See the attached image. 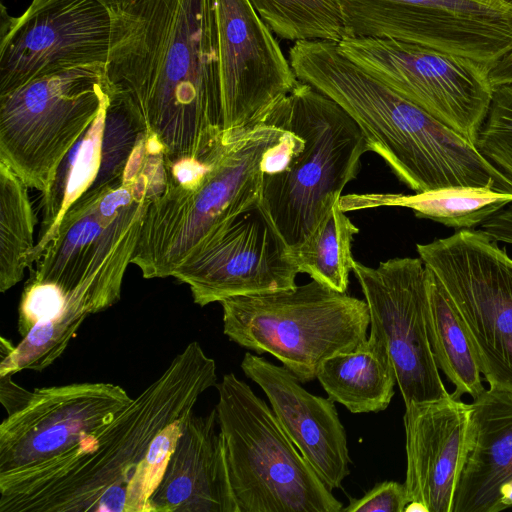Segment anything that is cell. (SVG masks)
I'll list each match as a JSON object with an SVG mask.
<instances>
[{
	"mask_svg": "<svg viewBox=\"0 0 512 512\" xmlns=\"http://www.w3.org/2000/svg\"><path fill=\"white\" fill-rule=\"evenodd\" d=\"M512 203V194L489 188L450 187L406 195L365 193L342 195L339 207L344 212L393 206L406 207L418 218L431 219L456 229H471Z\"/></svg>",
	"mask_w": 512,
	"mask_h": 512,
	"instance_id": "cell-24",
	"label": "cell"
},
{
	"mask_svg": "<svg viewBox=\"0 0 512 512\" xmlns=\"http://www.w3.org/2000/svg\"><path fill=\"white\" fill-rule=\"evenodd\" d=\"M105 65L70 67L0 94V161L44 193L107 101Z\"/></svg>",
	"mask_w": 512,
	"mask_h": 512,
	"instance_id": "cell-9",
	"label": "cell"
},
{
	"mask_svg": "<svg viewBox=\"0 0 512 512\" xmlns=\"http://www.w3.org/2000/svg\"><path fill=\"white\" fill-rule=\"evenodd\" d=\"M263 121L285 134L266 158L260 205L293 248L340 200L371 146L338 103L300 80Z\"/></svg>",
	"mask_w": 512,
	"mask_h": 512,
	"instance_id": "cell-5",
	"label": "cell"
},
{
	"mask_svg": "<svg viewBox=\"0 0 512 512\" xmlns=\"http://www.w3.org/2000/svg\"><path fill=\"white\" fill-rule=\"evenodd\" d=\"M105 74L143 133L160 142L166 163L204 162L224 145L213 0L115 7Z\"/></svg>",
	"mask_w": 512,
	"mask_h": 512,
	"instance_id": "cell-1",
	"label": "cell"
},
{
	"mask_svg": "<svg viewBox=\"0 0 512 512\" xmlns=\"http://www.w3.org/2000/svg\"><path fill=\"white\" fill-rule=\"evenodd\" d=\"M150 506L151 512H239L216 407L187 418Z\"/></svg>",
	"mask_w": 512,
	"mask_h": 512,
	"instance_id": "cell-21",
	"label": "cell"
},
{
	"mask_svg": "<svg viewBox=\"0 0 512 512\" xmlns=\"http://www.w3.org/2000/svg\"><path fill=\"white\" fill-rule=\"evenodd\" d=\"M426 268V325L435 361L455 388L453 398L474 399L485 387L473 348L439 280Z\"/></svg>",
	"mask_w": 512,
	"mask_h": 512,
	"instance_id": "cell-25",
	"label": "cell"
},
{
	"mask_svg": "<svg viewBox=\"0 0 512 512\" xmlns=\"http://www.w3.org/2000/svg\"><path fill=\"white\" fill-rule=\"evenodd\" d=\"M217 390L218 423L239 512L342 511V502L247 383L229 373Z\"/></svg>",
	"mask_w": 512,
	"mask_h": 512,
	"instance_id": "cell-7",
	"label": "cell"
},
{
	"mask_svg": "<svg viewBox=\"0 0 512 512\" xmlns=\"http://www.w3.org/2000/svg\"><path fill=\"white\" fill-rule=\"evenodd\" d=\"M410 501L404 483L383 481L361 498H349L345 512H404Z\"/></svg>",
	"mask_w": 512,
	"mask_h": 512,
	"instance_id": "cell-31",
	"label": "cell"
},
{
	"mask_svg": "<svg viewBox=\"0 0 512 512\" xmlns=\"http://www.w3.org/2000/svg\"><path fill=\"white\" fill-rule=\"evenodd\" d=\"M289 247L259 204L238 215L172 277L189 286L195 304L296 287Z\"/></svg>",
	"mask_w": 512,
	"mask_h": 512,
	"instance_id": "cell-17",
	"label": "cell"
},
{
	"mask_svg": "<svg viewBox=\"0 0 512 512\" xmlns=\"http://www.w3.org/2000/svg\"><path fill=\"white\" fill-rule=\"evenodd\" d=\"M11 373L0 375V400L11 415L22 409L30 400L33 391H28L12 380Z\"/></svg>",
	"mask_w": 512,
	"mask_h": 512,
	"instance_id": "cell-32",
	"label": "cell"
},
{
	"mask_svg": "<svg viewBox=\"0 0 512 512\" xmlns=\"http://www.w3.org/2000/svg\"><path fill=\"white\" fill-rule=\"evenodd\" d=\"M132 400L120 385L104 382L34 389L0 424V482L67 452Z\"/></svg>",
	"mask_w": 512,
	"mask_h": 512,
	"instance_id": "cell-16",
	"label": "cell"
},
{
	"mask_svg": "<svg viewBox=\"0 0 512 512\" xmlns=\"http://www.w3.org/2000/svg\"><path fill=\"white\" fill-rule=\"evenodd\" d=\"M217 386L216 363L189 343L115 416L62 455L0 482V512H127L128 486L165 427Z\"/></svg>",
	"mask_w": 512,
	"mask_h": 512,
	"instance_id": "cell-3",
	"label": "cell"
},
{
	"mask_svg": "<svg viewBox=\"0 0 512 512\" xmlns=\"http://www.w3.org/2000/svg\"><path fill=\"white\" fill-rule=\"evenodd\" d=\"M241 369L263 390L283 430L324 484L340 488L350 473V457L335 402L308 392L284 366L250 352Z\"/></svg>",
	"mask_w": 512,
	"mask_h": 512,
	"instance_id": "cell-20",
	"label": "cell"
},
{
	"mask_svg": "<svg viewBox=\"0 0 512 512\" xmlns=\"http://www.w3.org/2000/svg\"><path fill=\"white\" fill-rule=\"evenodd\" d=\"M465 329L490 388L512 390V258L482 230L417 244Z\"/></svg>",
	"mask_w": 512,
	"mask_h": 512,
	"instance_id": "cell-10",
	"label": "cell"
},
{
	"mask_svg": "<svg viewBox=\"0 0 512 512\" xmlns=\"http://www.w3.org/2000/svg\"><path fill=\"white\" fill-rule=\"evenodd\" d=\"M471 409L470 448L452 512H500L512 485V390L485 388Z\"/></svg>",
	"mask_w": 512,
	"mask_h": 512,
	"instance_id": "cell-22",
	"label": "cell"
},
{
	"mask_svg": "<svg viewBox=\"0 0 512 512\" xmlns=\"http://www.w3.org/2000/svg\"><path fill=\"white\" fill-rule=\"evenodd\" d=\"M213 4L226 144L263 122L299 79L249 0Z\"/></svg>",
	"mask_w": 512,
	"mask_h": 512,
	"instance_id": "cell-15",
	"label": "cell"
},
{
	"mask_svg": "<svg viewBox=\"0 0 512 512\" xmlns=\"http://www.w3.org/2000/svg\"><path fill=\"white\" fill-rule=\"evenodd\" d=\"M166 184L162 151L132 155L122 178L90 189L65 212L29 269L18 307L43 357L59 359L87 317L120 300L146 210Z\"/></svg>",
	"mask_w": 512,
	"mask_h": 512,
	"instance_id": "cell-2",
	"label": "cell"
},
{
	"mask_svg": "<svg viewBox=\"0 0 512 512\" xmlns=\"http://www.w3.org/2000/svg\"><path fill=\"white\" fill-rule=\"evenodd\" d=\"M487 76L493 89L512 85V48L488 68Z\"/></svg>",
	"mask_w": 512,
	"mask_h": 512,
	"instance_id": "cell-33",
	"label": "cell"
},
{
	"mask_svg": "<svg viewBox=\"0 0 512 512\" xmlns=\"http://www.w3.org/2000/svg\"><path fill=\"white\" fill-rule=\"evenodd\" d=\"M370 317L369 337L390 359L405 407L446 398L426 325L427 268L420 258H392L368 267L354 261Z\"/></svg>",
	"mask_w": 512,
	"mask_h": 512,
	"instance_id": "cell-13",
	"label": "cell"
},
{
	"mask_svg": "<svg viewBox=\"0 0 512 512\" xmlns=\"http://www.w3.org/2000/svg\"><path fill=\"white\" fill-rule=\"evenodd\" d=\"M28 187L0 161V291L10 290L32 266L35 212Z\"/></svg>",
	"mask_w": 512,
	"mask_h": 512,
	"instance_id": "cell-26",
	"label": "cell"
},
{
	"mask_svg": "<svg viewBox=\"0 0 512 512\" xmlns=\"http://www.w3.org/2000/svg\"><path fill=\"white\" fill-rule=\"evenodd\" d=\"M223 332L234 343L279 360L302 383L330 356L367 340L368 306L315 280L291 289L219 302Z\"/></svg>",
	"mask_w": 512,
	"mask_h": 512,
	"instance_id": "cell-8",
	"label": "cell"
},
{
	"mask_svg": "<svg viewBox=\"0 0 512 512\" xmlns=\"http://www.w3.org/2000/svg\"><path fill=\"white\" fill-rule=\"evenodd\" d=\"M288 59L300 81L357 122L371 151L415 193L480 187L512 194V180L474 143L373 77L342 54L337 42H294Z\"/></svg>",
	"mask_w": 512,
	"mask_h": 512,
	"instance_id": "cell-4",
	"label": "cell"
},
{
	"mask_svg": "<svg viewBox=\"0 0 512 512\" xmlns=\"http://www.w3.org/2000/svg\"><path fill=\"white\" fill-rule=\"evenodd\" d=\"M336 2L347 37L415 43L488 67L512 48V7L498 0Z\"/></svg>",
	"mask_w": 512,
	"mask_h": 512,
	"instance_id": "cell-12",
	"label": "cell"
},
{
	"mask_svg": "<svg viewBox=\"0 0 512 512\" xmlns=\"http://www.w3.org/2000/svg\"><path fill=\"white\" fill-rule=\"evenodd\" d=\"M135 1L136 0H113V4L115 7L123 8L132 4Z\"/></svg>",
	"mask_w": 512,
	"mask_h": 512,
	"instance_id": "cell-35",
	"label": "cell"
},
{
	"mask_svg": "<svg viewBox=\"0 0 512 512\" xmlns=\"http://www.w3.org/2000/svg\"><path fill=\"white\" fill-rule=\"evenodd\" d=\"M358 232L337 201L309 237L289 248V254L299 273H307L312 280L345 293L355 261L351 245Z\"/></svg>",
	"mask_w": 512,
	"mask_h": 512,
	"instance_id": "cell-27",
	"label": "cell"
},
{
	"mask_svg": "<svg viewBox=\"0 0 512 512\" xmlns=\"http://www.w3.org/2000/svg\"><path fill=\"white\" fill-rule=\"evenodd\" d=\"M109 1L113 3V0H109ZM113 5H114V4H113Z\"/></svg>",
	"mask_w": 512,
	"mask_h": 512,
	"instance_id": "cell-37",
	"label": "cell"
},
{
	"mask_svg": "<svg viewBox=\"0 0 512 512\" xmlns=\"http://www.w3.org/2000/svg\"><path fill=\"white\" fill-rule=\"evenodd\" d=\"M4 12L0 94L42 75L108 61L115 18L109 0H32L19 17Z\"/></svg>",
	"mask_w": 512,
	"mask_h": 512,
	"instance_id": "cell-14",
	"label": "cell"
},
{
	"mask_svg": "<svg viewBox=\"0 0 512 512\" xmlns=\"http://www.w3.org/2000/svg\"><path fill=\"white\" fill-rule=\"evenodd\" d=\"M189 416L169 424L151 442L129 483L127 512H151L150 498L165 474L170 457Z\"/></svg>",
	"mask_w": 512,
	"mask_h": 512,
	"instance_id": "cell-29",
	"label": "cell"
},
{
	"mask_svg": "<svg viewBox=\"0 0 512 512\" xmlns=\"http://www.w3.org/2000/svg\"><path fill=\"white\" fill-rule=\"evenodd\" d=\"M284 134L263 121L217 149L193 186L167 177L146 210L132 258L144 278L173 276L238 215L261 203L265 161Z\"/></svg>",
	"mask_w": 512,
	"mask_h": 512,
	"instance_id": "cell-6",
	"label": "cell"
},
{
	"mask_svg": "<svg viewBox=\"0 0 512 512\" xmlns=\"http://www.w3.org/2000/svg\"><path fill=\"white\" fill-rule=\"evenodd\" d=\"M498 1L501 2L502 4L512 7V0H498Z\"/></svg>",
	"mask_w": 512,
	"mask_h": 512,
	"instance_id": "cell-36",
	"label": "cell"
},
{
	"mask_svg": "<svg viewBox=\"0 0 512 512\" xmlns=\"http://www.w3.org/2000/svg\"><path fill=\"white\" fill-rule=\"evenodd\" d=\"M338 48L396 93L475 143L493 93L488 66L393 39L346 37Z\"/></svg>",
	"mask_w": 512,
	"mask_h": 512,
	"instance_id": "cell-11",
	"label": "cell"
},
{
	"mask_svg": "<svg viewBox=\"0 0 512 512\" xmlns=\"http://www.w3.org/2000/svg\"><path fill=\"white\" fill-rule=\"evenodd\" d=\"M474 144L482 156L512 180V85L493 89Z\"/></svg>",
	"mask_w": 512,
	"mask_h": 512,
	"instance_id": "cell-30",
	"label": "cell"
},
{
	"mask_svg": "<svg viewBox=\"0 0 512 512\" xmlns=\"http://www.w3.org/2000/svg\"><path fill=\"white\" fill-rule=\"evenodd\" d=\"M278 37L289 41L340 42L347 37L336 0H249Z\"/></svg>",
	"mask_w": 512,
	"mask_h": 512,
	"instance_id": "cell-28",
	"label": "cell"
},
{
	"mask_svg": "<svg viewBox=\"0 0 512 512\" xmlns=\"http://www.w3.org/2000/svg\"><path fill=\"white\" fill-rule=\"evenodd\" d=\"M508 508H512V485L504 492L500 504V511Z\"/></svg>",
	"mask_w": 512,
	"mask_h": 512,
	"instance_id": "cell-34",
	"label": "cell"
},
{
	"mask_svg": "<svg viewBox=\"0 0 512 512\" xmlns=\"http://www.w3.org/2000/svg\"><path fill=\"white\" fill-rule=\"evenodd\" d=\"M471 412V404L452 395L405 407L406 511H453L470 448Z\"/></svg>",
	"mask_w": 512,
	"mask_h": 512,
	"instance_id": "cell-18",
	"label": "cell"
},
{
	"mask_svg": "<svg viewBox=\"0 0 512 512\" xmlns=\"http://www.w3.org/2000/svg\"><path fill=\"white\" fill-rule=\"evenodd\" d=\"M316 378L333 402L352 413L380 412L390 404L396 378L384 347L374 339L322 362Z\"/></svg>",
	"mask_w": 512,
	"mask_h": 512,
	"instance_id": "cell-23",
	"label": "cell"
},
{
	"mask_svg": "<svg viewBox=\"0 0 512 512\" xmlns=\"http://www.w3.org/2000/svg\"><path fill=\"white\" fill-rule=\"evenodd\" d=\"M141 133L142 128L126 100L109 87L107 101L99 114L65 156L53 182L42 193V217L33 263L50 243L65 212L76 200L90 189L124 176Z\"/></svg>",
	"mask_w": 512,
	"mask_h": 512,
	"instance_id": "cell-19",
	"label": "cell"
}]
</instances>
